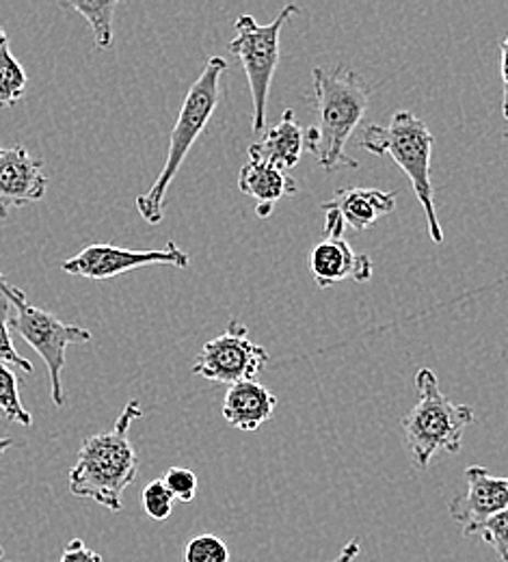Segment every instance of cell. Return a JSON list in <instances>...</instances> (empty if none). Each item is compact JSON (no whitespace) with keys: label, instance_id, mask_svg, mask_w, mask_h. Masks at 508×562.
I'll return each instance as SVG.
<instances>
[{"label":"cell","instance_id":"24","mask_svg":"<svg viewBox=\"0 0 508 562\" xmlns=\"http://www.w3.org/2000/svg\"><path fill=\"white\" fill-rule=\"evenodd\" d=\"M478 535L483 537V541L487 543V546H492L498 554H500V559L503 557H507L508 554V508L507 510H503V513H498V515H494L481 530H478Z\"/></svg>","mask_w":508,"mask_h":562},{"label":"cell","instance_id":"32","mask_svg":"<svg viewBox=\"0 0 508 562\" xmlns=\"http://www.w3.org/2000/svg\"><path fill=\"white\" fill-rule=\"evenodd\" d=\"M2 301H4V296H2V294H0V303H2Z\"/></svg>","mask_w":508,"mask_h":562},{"label":"cell","instance_id":"11","mask_svg":"<svg viewBox=\"0 0 508 562\" xmlns=\"http://www.w3.org/2000/svg\"><path fill=\"white\" fill-rule=\"evenodd\" d=\"M42 167V158H35L22 145L0 147V218L46 195L48 178Z\"/></svg>","mask_w":508,"mask_h":562},{"label":"cell","instance_id":"18","mask_svg":"<svg viewBox=\"0 0 508 562\" xmlns=\"http://www.w3.org/2000/svg\"><path fill=\"white\" fill-rule=\"evenodd\" d=\"M26 85L29 76L13 57L4 29H0V109L18 104L24 98Z\"/></svg>","mask_w":508,"mask_h":562},{"label":"cell","instance_id":"21","mask_svg":"<svg viewBox=\"0 0 508 562\" xmlns=\"http://www.w3.org/2000/svg\"><path fill=\"white\" fill-rule=\"evenodd\" d=\"M173 495L165 487L162 481H151L144 490V508L147 517L154 521H165L173 513Z\"/></svg>","mask_w":508,"mask_h":562},{"label":"cell","instance_id":"15","mask_svg":"<svg viewBox=\"0 0 508 562\" xmlns=\"http://www.w3.org/2000/svg\"><path fill=\"white\" fill-rule=\"evenodd\" d=\"M323 206L340 212L347 229L365 232L379 218L392 214L396 209V193L379 191V189H362V187H345L336 193L334 200Z\"/></svg>","mask_w":508,"mask_h":562},{"label":"cell","instance_id":"2","mask_svg":"<svg viewBox=\"0 0 508 562\" xmlns=\"http://www.w3.org/2000/svg\"><path fill=\"white\" fill-rule=\"evenodd\" d=\"M142 418V405L131 401L115 428L91 435L82 441L70 472V492L91 499L113 513L124 508V493L139 474V457L128 439L131 424Z\"/></svg>","mask_w":508,"mask_h":562},{"label":"cell","instance_id":"1","mask_svg":"<svg viewBox=\"0 0 508 562\" xmlns=\"http://www.w3.org/2000/svg\"><path fill=\"white\" fill-rule=\"evenodd\" d=\"M312 80L316 124L305 131V149L325 171L358 169L360 162L347 154V145L362 126L372 87L347 66L314 68Z\"/></svg>","mask_w":508,"mask_h":562},{"label":"cell","instance_id":"30","mask_svg":"<svg viewBox=\"0 0 508 562\" xmlns=\"http://www.w3.org/2000/svg\"><path fill=\"white\" fill-rule=\"evenodd\" d=\"M500 562H508V554L507 557H503V559H500Z\"/></svg>","mask_w":508,"mask_h":562},{"label":"cell","instance_id":"17","mask_svg":"<svg viewBox=\"0 0 508 562\" xmlns=\"http://www.w3.org/2000/svg\"><path fill=\"white\" fill-rule=\"evenodd\" d=\"M61 7L78 11L89 22L98 50H109L113 46V18H115V9L120 7V2H115V0H104V2L70 0V2H66L64 0Z\"/></svg>","mask_w":508,"mask_h":562},{"label":"cell","instance_id":"29","mask_svg":"<svg viewBox=\"0 0 508 562\" xmlns=\"http://www.w3.org/2000/svg\"><path fill=\"white\" fill-rule=\"evenodd\" d=\"M13 443H15V439H13V437H0V459L4 457V452H7Z\"/></svg>","mask_w":508,"mask_h":562},{"label":"cell","instance_id":"25","mask_svg":"<svg viewBox=\"0 0 508 562\" xmlns=\"http://www.w3.org/2000/svg\"><path fill=\"white\" fill-rule=\"evenodd\" d=\"M61 562H102V557L89 550L82 539H72L61 554Z\"/></svg>","mask_w":508,"mask_h":562},{"label":"cell","instance_id":"9","mask_svg":"<svg viewBox=\"0 0 508 562\" xmlns=\"http://www.w3.org/2000/svg\"><path fill=\"white\" fill-rule=\"evenodd\" d=\"M151 265H169L176 269H187L191 265V256L182 251L176 243H167L165 249H154V251H133V249L115 247L111 243H95L84 247L68 262H64V271L87 280H113L117 276L151 267Z\"/></svg>","mask_w":508,"mask_h":562},{"label":"cell","instance_id":"16","mask_svg":"<svg viewBox=\"0 0 508 562\" xmlns=\"http://www.w3.org/2000/svg\"><path fill=\"white\" fill-rule=\"evenodd\" d=\"M303 149L305 133L294 122V113L289 109L275 128L249 147V160H260L286 171L301 160Z\"/></svg>","mask_w":508,"mask_h":562},{"label":"cell","instance_id":"13","mask_svg":"<svg viewBox=\"0 0 508 562\" xmlns=\"http://www.w3.org/2000/svg\"><path fill=\"white\" fill-rule=\"evenodd\" d=\"M278 407V396L258 381H240L229 385L223 401V418L242 430L256 432L264 422L271 420Z\"/></svg>","mask_w":508,"mask_h":562},{"label":"cell","instance_id":"8","mask_svg":"<svg viewBox=\"0 0 508 562\" xmlns=\"http://www.w3.org/2000/svg\"><path fill=\"white\" fill-rule=\"evenodd\" d=\"M269 361V351L251 342L247 325L232 318L221 336L202 347L193 363V374L215 383L236 385L240 381H256Z\"/></svg>","mask_w":508,"mask_h":562},{"label":"cell","instance_id":"3","mask_svg":"<svg viewBox=\"0 0 508 562\" xmlns=\"http://www.w3.org/2000/svg\"><path fill=\"white\" fill-rule=\"evenodd\" d=\"M433 135L427 124L411 111H396L387 126L368 124L360 128L358 145L374 154L390 156L409 178L420 209L427 216L431 240L441 245L443 232L437 218L433 182H431V158H433Z\"/></svg>","mask_w":508,"mask_h":562},{"label":"cell","instance_id":"6","mask_svg":"<svg viewBox=\"0 0 508 562\" xmlns=\"http://www.w3.org/2000/svg\"><path fill=\"white\" fill-rule=\"evenodd\" d=\"M0 294L7 299L13 314L9 316V329L18 331V336L44 359L50 376V398L57 407L66 405L64 394V368L66 351L72 345H89L91 334L78 325L61 323L53 312L39 310L29 303L24 290L9 283L0 273Z\"/></svg>","mask_w":508,"mask_h":562},{"label":"cell","instance_id":"20","mask_svg":"<svg viewBox=\"0 0 508 562\" xmlns=\"http://www.w3.org/2000/svg\"><path fill=\"white\" fill-rule=\"evenodd\" d=\"M184 562H229V548L217 535H197L184 548Z\"/></svg>","mask_w":508,"mask_h":562},{"label":"cell","instance_id":"26","mask_svg":"<svg viewBox=\"0 0 508 562\" xmlns=\"http://www.w3.org/2000/svg\"><path fill=\"white\" fill-rule=\"evenodd\" d=\"M323 209H325V227H323L325 238H345L347 225H345L340 212L327 209V206H323Z\"/></svg>","mask_w":508,"mask_h":562},{"label":"cell","instance_id":"19","mask_svg":"<svg viewBox=\"0 0 508 562\" xmlns=\"http://www.w3.org/2000/svg\"><path fill=\"white\" fill-rule=\"evenodd\" d=\"M18 381L20 379H18L13 366L0 361V412L9 422L31 426L33 416L22 407Z\"/></svg>","mask_w":508,"mask_h":562},{"label":"cell","instance_id":"10","mask_svg":"<svg viewBox=\"0 0 508 562\" xmlns=\"http://www.w3.org/2000/svg\"><path fill=\"white\" fill-rule=\"evenodd\" d=\"M467 492L456 495L448 510L463 526V537H476L478 530L498 513L508 508V479L492 476L485 468L472 465L465 470Z\"/></svg>","mask_w":508,"mask_h":562},{"label":"cell","instance_id":"5","mask_svg":"<svg viewBox=\"0 0 508 562\" xmlns=\"http://www.w3.org/2000/svg\"><path fill=\"white\" fill-rule=\"evenodd\" d=\"M416 390L418 403L403 416L400 428L414 465L425 472L439 452L456 454L461 450L463 432L474 424V409L452 403L439 390L431 368L418 370Z\"/></svg>","mask_w":508,"mask_h":562},{"label":"cell","instance_id":"4","mask_svg":"<svg viewBox=\"0 0 508 562\" xmlns=\"http://www.w3.org/2000/svg\"><path fill=\"white\" fill-rule=\"evenodd\" d=\"M225 70H227V64L223 57H211L202 74L197 76V80L191 85V89L182 102L178 122H176L171 139H169L165 167L160 169L156 182L151 184V189L147 191L146 195L137 198L139 214L146 218L149 225H158L162 221V216H165L162 206H165L167 191H169L173 178L178 176L182 162L187 160L191 147L206 131L208 122L213 120V115L217 111L221 95H223L221 76L225 74Z\"/></svg>","mask_w":508,"mask_h":562},{"label":"cell","instance_id":"31","mask_svg":"<svg viewBox=\"0 0 508 562\" xmlns=\"http://www.w3.org/2000/svg\"><path fill=\"white\" fill-rule=\"evenodd\" d=\"M2 554H4V550H2V546H0V559H2Z\"/></svg>","mask_w":508,"mask_h":562},{"label":"cell","instance_id":"23","mask_svg":"<svg viewBox=\"0 0 508 562\" xmlns=\"http://www.w3.org/2000/svg\"><path fill=\"white\" fill-rule=\"evenodd\" d=\"M165 487L173 495V499L182 504H191L197 495V476L189 468H171L165 479Z\"/></svg>","mask_w":508,"mask_h":562},{"label":"cell","instance_id":"28","mask_svg":"<svg viewBox=\"0 0 508 562\" xmlns=\"http://www.w3.org/2000/svg\"><path fill=\"white\" fill-rule=\"evenodd\" d=\"M500 50H503V66H500V71H503V85H505V95L508 93V35L507 40L503 42V46H500Z\"/></svg>","mask_w":508,"mask_h":562},{"label":"cell","instance_id":"7","mask_svg":"<svg viewBox=\"0 0 508 562\" xmlns=\"http://www.w3.org/2000/svg\"><path fill=\"white\" fill-rule=\"evenodd\" d=\"M298 13L296 4H286L271 24H258L253 15H240L234 24L236 37L227 44L229 55L238 57L251 89L253 100V133H262L267 126V104L273 76L280 66L282 29Z\"/></svg>","mask_w":508,"mask_h":562},{"label":"cell","instance_id":"12","mask_svg":"<svg viewBox=\"0 0 508 562\" xmlns=\"http://www.w3.org/2000/svg\"><path fill=\"white\" fill-rule=\"evenodd\" d=\"M309 273L323 290L345 280L365 283L372 280V260L355 254L345 238H325L309 254Z\"/></svg>","mask_w":508,"mask_h":562},{"label":"cell","instance_id":"14","mask_svg":"<svg viewBox=\"0 0 508 562\" xmlns=\"http://www.w3.org/2000/svg\"><path fill=\"white\" fill-rule=\"evenodd\" d=\"M238 189L242 195L253 198L258 202L256 214L260 218L271 216L273 206L286 198H292L298 193V184L292 180L291 176L273 165L260 162V160H249L238 176Z\"/></svg>","mask_w":508,"mask_h":562},{"label":"cell","instance_id":"27","mask_svg":"<svg viewBox=\"0 0 508 562\" xmlns=\"http://www.w3.org/2000/svg\"><path fill=\"white\" fill-rule=\"evenodd\" d=\"M360 557V541H349L334 562H353Z\"/></svg>","mask_w":508,"mask_h":562},{"label":"cell","instance_id":"22","mask_svg":"<svg viewBox=\"0 0 508 562\" xmlns=\"http://www.w3.org/2000/svg\"><path fill=\"white\" fill-rule=\"evenodd\" d=\"M9 316H11V307L7 303V299L0 303V361L20 368L24 372H33V363L15 351L13 342H11V329H9Z\"/></svg>","mask_w":508,"mask_h":562}]
</instances>
